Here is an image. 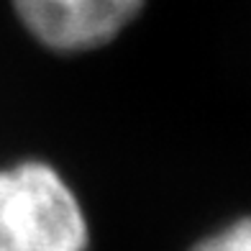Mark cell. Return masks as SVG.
Wrapping results in <instances>:
<instances>
[{
    "label": "cell",
    "instance_id": "1",
    "mask_svg": "<svg viewBox=\"0 0 251 251\" xmlns=\"http://www.w3.org/2000/svg\"><path fill=\"white\" fill-rule=\"evenodd\" d=\"M87 244L82 205L54 167L0 169V251H87Z\"/></svg>",
    "mask_w": 251,
    "mask_h": 251
},
{
    "label": "cell",
    "instance_id": "2",
    "mask_svg": "<svg viewBox=\"0 0 251 251\" xmlns=\"http://www.w3.org/2000/svg\"><path fill=\"white\" fill-rule=\"evenodd\" d=\"M24 28L51 51L105 47L141 13L146 0H13Z\"/></svg>",
    "mask_w": 251,
    "mask_h": 251
},
{
    "label": "cell",
    "instance_id": "3",
    "mask_svg": "<svg viewBox=\"0 0 251 251\" xmlns=\"http://www.w3.org/2000/svg\"><path fill=\"white\" fill-rule=\"evenodd\" d=\"M190 251H251V215L205 236Z\"/></svg>",
    "mask_w": 251,
    "mask_h": 251
}]
</instances>
